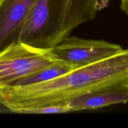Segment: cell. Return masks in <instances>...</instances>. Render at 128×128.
<instances>
[{"instance_id": "3957f363", "label": "cell", "mask_w": 128, "mask_h": 128, "mask_svg": "<svg viewBox=\"0 0 128 128\" xmlns=\"http://www.w3.org/2000/svg\"><path fill=\"white\" fill-rule=\"evenodd\" d=\"M50 49L54 58L73 70L95 63L124 50L120 45L104 40L66 37Z\"/></svg>"}, {"instance_id": "8992f818", "label": "cell", "mask_w": 128, "mask_h": 128, "mask_svg": "<svg viewBox=\"0 0 128 128\" xmlns=\"http://www.w3.org/2000/svg\"><path fill=\"white\" fill-rule=\"evenodd\" d=\"M71 112L96 110L117 104L128 102V84L107 86L76 98L65 101Z\"/></svg>"}, {"instance_id": "ba28073f", "label": "cell", "mask_w": 128, "mask_h": 128, "mask_svg": "<svg viewBox=\"0 0 128 128\" xmlns=\"http://www.w3.org/2000/svg\"><path fill=\"white\" fill-rule=\"evenodd\" d=\"M71 110L66 102L47 105L24 110L21 114H58L70 112Z\"/></svg>"}, {"instance_id": "277c9868", "label": "cell", "mask_w": 128, "mask_h": 128, "mask_svg": "<svg viewBox=\"0 0 128 128\" xmlns=\"http://www.w3.org/2000/svg\"><path fill=\"white\" fill-rule=\"evenodd\" d=\"M36 0H0V51L18 42Z\"/></svg>"}, {"instance_id": "7a4b0ae2", "label": "cell", "mask_w": 128, "mask_h": 128, "mask_svg": "<svg viewBox=\"0 0 128 128\" xmlns=\"http://www.w3.org/2000/svg\"><path fill=\"white\" fill-rule=\"evenodd\" d=\"M57 62L49 48L12 42L0 51V86H12Z\"/></svg>"}, {"instance_id": "6da1fadb", "label": "cell", "mask_w": 128, "mask_h": 128, "mask_svg": "<svg viewBox=\"0 0 128 128\" xmlns=\"http://www.w3.org/2000/svg\"><path fill=\"white\" fill-rule=\"evenodd\" d=\"M128 84V49L56 78L24 86H0V103L10 112L56 104L115 84Z\"/></svg>"}, {"instance_id": "52a82bcc", "label": "cell", "mask_w": 128, "mask_h": 128, "mask_svg": "<svg viewBox=\"0 0 128 128\" xmlns=\"http://www.w3.org/2000/svg\"><path fill=\"white\" fill-rule=\"evenodd\" d=\"M72 70H74L66 64L57 62L31 76L19 80L12 86H24L44 82L62 76Z\"/></svg>"}, {"instance_id": "5b68a950", "label": "cell", "mask_w": 128, "mask_h": 128, "mask_svg": "<svg viewBox=\"0 0 128 128\" xmlns=\"http://www.w3.org/2000/svg\"><path fill=\"white\" fill-rule=\"evenodd\" d=\"M51 0H36L22 28L18 41L47 48Z\"/></svg>"}, {"instance_id": "30bf717a", "label": "cell", "mask_w": 128, "mask_h": 128, "mask_svg": "<svg viewBox=\"0 0 128 128\" xmlns=\"http://www.w3.org/2000/svg\"><path fill=\"white\" fill-rule=\"evenodd\" d=\"M126 1V0H121V1Z\"/></svg>"}, {"instance_id": "9c48e42d", "label": "cell", "mask_w": 128, "mask_h": 128, "mask_svg": "<svg viewBox=\"0 0 128 128\" xmlns=\"http://www.w3.org/2000/svg\"><path fill=\"white\" fill-rule=\"evenodd\" d=\"M121 8L128 16V0L121 1Z\"/></svg>"}]
</instances>
